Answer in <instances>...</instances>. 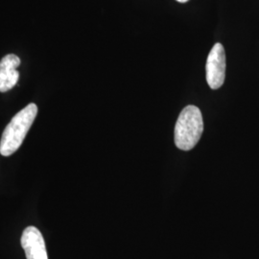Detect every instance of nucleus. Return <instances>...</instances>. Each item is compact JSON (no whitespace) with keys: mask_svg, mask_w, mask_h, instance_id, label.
<instances>
[{"mask_svg":"<svg viewBox=\"0 0 259 259\" xmlns=\"http://www.w3.org/2000/svg\"><path fill=\"white\" fill-rule=\"evenodd\" d=\"M37 114V105L31 103L12 118L1 137L0 154L3 157H9L19 150Z\"/></svg>","mask_w":259,"mask_h":259,"instance_id":"1","label":"nucleus"},{"mask_svg":"<svg viewBox=\"0 0 259 259\" xmlns=\"http://www.w3.org/2000/svg\"><path fill=\"white\" fill-rule=\"evenodd\" d=\"M205 71L206 82L210 89H220L226 77V53L221 44H215L211 48L206 60Z\"/></svg>","mask_w":259,"mask_h":259,"instance_id":"3","label":"nucleus"},{"mask_svg":"<svg viewBox=\"0 0 259 259\" xmlns=\"http://www.w3.org/2000/svg\"><path fill=\"white\" fill-rule=\"evenodd\" d=\"M20 59L15 54H8L0 61V93L12 90L19 81L18 67Z\"/></svg>","mask_w":259,"mask_h":259,"instance_id":"5","label":"nucleus"},{"mask_svg":"<svg viewBox=\"0 0 259 259\" xmlns=\"http://www.w3.org/2000/svg\"><path fill=\"white\" fill-rule=\"evenodd\" d=\"M204 132L203 115L199 108L189 105L180 113L174 132L177 147L183 151L194 148Z\"/></svg>","mask_w":259,"mask_h":259,"instance_id":"2","label":"nucleus"},{"mask_svg":"<svg viewBox=\"0 0 259 259\" xmlns=\"http://www.w3.org/2000/svg\"><path fill=\"white\" fill-rule=\"evenodd\" d=\"M178 2H181V3H185V2H187V1H189V0H177Z\"/></svg>","mask_w":259,"mask_h":259,"instance_id":"6","label":"nucleus"},{"mask_svg":"<svg viewBox=\"0 0 259 259\" xmlns=\"http://www.w3.org/2000/svg\"><path fill=\"white\" fill-rule=\"evenodd\" d=\"M21 246L27 259H48L46 242L36 227H28L22 233Z\"/></svg>","mask_w":259,"mask_h":259,"instance_id":"4","label":"nucleus"}]
</instances>
